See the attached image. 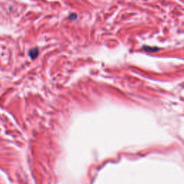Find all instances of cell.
Segmentation results:
<instances>
[{
	"label": "cell",
	"instance_id": "obj_1",
	"mask_svg": "<svg viewBox=\"0 0 184 184\" xmlns=\"http://www.w3.org/2000/svg\"><path fill=\"white\" fill-rule=\"evenodd\" d=\"M28 54H29V56L30 57V58L34 60V59L36 58L39 55L38 48H32V49L29 51V53H28Z\"/></svg>",
	"mask_w": 184,
	"mask_h": 184
},
{
	"label": "cell",
	"instance_id": "obj_2",
	"mask_svg": "<svg viewBox=\"0 0 184 184\" xmlns=\"http://www.w3.org/2000/svg\"><path fill=\"white\" fill-rule=\"evenodd\" d=\"M142 49L146 52H150V53H154V52H157L159 51V48L157 47H151V46H147V45H144L142 47Z\"/></svg>",
	"mask_w": 184,
	"mask_h": 184
},
{
	"label": "cell",
	"instance_id": "obj_3",
	"mask_svg": "<svg viewBox=\"0 0 184 184\" xmlns=\"http://www.w3.org/2000/svg\"><path fill=\"white\" fill-rule=\"evenodd\" d=\"M77 17H78L77 15H76V14H75V13L71 14V15L69 16V19H70V20H71V21L76 20V19H77Z\"/></svg>",
	"mask_w": 184,
	"mask_h": 184
}]
</instances>
